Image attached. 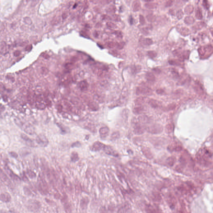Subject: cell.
<instances>
[{
	"instance_id": "9c48e42d",
	"label": "cell",
	"mask_w": 213,
	"mask_h": 213,
	"mask_svg": "<svg viewBox=\"0 0 213 213\" xmlns=\"http://www.w3.org/2000/svg\"><path fill=\"white\" fill-rule=\"evenodd\" d=\"M11 197L8 193H3L0 195V200L4 202H8L10 201Z\"/></svg>"
},
{
	"instance_id": "7a4b0ae2",
	"label": "cell",
	"mask_w": 213,
	"mask_h": 213,
	"mask_svg": "<svg viewBox=\"0 0 213 213\" xmlns=\"http://www.w3.org/2000/svg\"><path fill=\"white\" fill-rule=\"evenodd\" d=\"M36 141L37 143L42 147H45L48 145V140L44 135H39L36 137Z\"/></svg>"
},
{
	"instance_id": "83f0119b",
	"label": "cell",
	"mask_w": 213,
	"mask_h": 213,
	"mask_svg": "<svg viewBox=\"0 0 213 213\" xmlns=\"http://www.w3.org/2000/svg\"><path fill=\"white\" fill-rule=\"evenodd\" d=\"M67 16V15H66L65 13H63V19H65V18H66Z\"/></svg>"
},
{
	"instance_id": "9a60e30c",
	"label": "cell",
	"mask_w": 213,
	"mask_h": 213,
	"mask_svg": "<svg viewBox=\"0 0 213 213\" xmlns=\"http://www.w3.org/2000/svg\"><path fill=\"white\" fill-rule=\"evenodd\" d=\"M149 104L153 107H156L159 106V103H157V101L155 100H150L149 101Z\"/></svg>"
},
{
	"instance_id": "52a82bcc",
	"label": "cell",
	"mask_w": 213,
	"mask_h": 213,
	"mask_svg": "<svg viewBox=\"0 0 213 213\" xmlns=\"http://www.w3.org/2000/svg\"><path fill=\"white\" fill-rule=\"evenodd\" d=\"M151 93V90L147 87H138L136 90V94L137 95H149Z\"/></svg>"
},
{
	"instance_id": "ba28073f",
	"label": "cell",
	"mask_w": 213,
	"mask_h": 213,
	"mask_svg": "<svg viewBox=\"0 0 213 213\" xmlns=\"http://www.w3.org/2000/svg\"><path fill=\"white\" fill-rule=\"evenodd\" d=\"M21 137L23 141H25L28 146L30 147H35V144L33 142V141L30 139V138L28 137L26 135L22 134L21 135Z\"/></svg>"
},
{
	"instance_id": "ac0fdd59",
	"label": "cell",
	"mask_w": 213,
	"mask_h": 213,
	"mask_svg": "<svg viewBox=\"0 0 213 213\" xmlns=\"http://www.w3.org/2000/svg\"><path fill=\"white\" fill-rule=\"evenodd\" d=\"M86 199H85V198L82 199L80 201V206L82 208H84L85 207H86Z\"/></svg>"
},
{
	"instance_id": "e0dca14e",
	"label": "cell",
	"mask_w": 213,
	"mask_h": 213,
	"mask_svg": "<svg viewBox=\"0 0 213 213\" xmlns=\"http://www.w3.org/2000/svg\"><path fill=\"white\" fill-rule=\"evenodd\" d=\"M120 136V134L119 132H115L112 134L111 136V138L112 140H116V139H118Z\"/></svg>"
},
{
	"instance_id": "8992f818",
	"label": "cell",
	"mask_w": 213,
	"mask_h": 213,
	"mask_svg": "<svg viewBox=\"0 0 213 213\" xmlns=\"http://www.w3.org/2000/svg\"><path fill=\"white\" fill-rule=\"evenodd\" d=\"M147 129L148 131L154 134L160 133L161 131V127H160V125H153L149 126Z\"/></svg>"
},
{
	"instance_id": "5b68a950",
	"label": "cell",
	"mask_w": 213,
	"mask_h": 213,
	"mask_svg": "<svg viewBox=\"0 0 213 213\" xmlns=\"http://www.w3.org/2000/svg\"><path fill=\"white\" fill-rule=\"evenodd\" d=\"M109 128L107 126L102 127L99 130L100 136L101 139H105L108 136L109 133Z\"/></svg>"
},
{
	"instance_id": "44dd1931",
	"label": "cell",
	"mask_w": 213,
	"mask_h": 213,
	"mask_svg": "<svg viewBox=\"0 0 213 213\" xmlns=\"http://www.w3.org/2000/svg\"><path fill=\"white\" fill-rule=\"evenodd\" d=\"M148 53L149 56L151 58L155 57V56H156V53L154 51H149L148 52Z\"/></svg>"
},
{
	"instance_id": "6da1fadb",
	"label": "cell",
	"mask_w": 213,
	"mask_h": 213,
	"mask_svg": "<svg viewBox=\"0 0 213 213\" xmlns=\"http://www.w3.org/2000/svg\"><path fill=\"white\" fill-rule=\"evenodd\" d=\"M27 207L31 211L36 212L40 208V203L37 201L30 200L27 203Z\"/></svg>"
},
{
	"instance_id": "8fae6325",
	"label": "cell",
	"mask_w": 213,
	"mask_h": 213,
	"mask_svg": "<svg viewBox=\"0 0 213 213\" xmlns=\"http://www.w3.org/2000/svg\"><path fill=\"white\" fill-rule=\"evenodd\" d=\"M142 151L145 156L148 159H152V154L149 149L146 148H143L142 149Z\"/></svg>"
},
{
	"instance_id": "cb8c5ba5",
	"label": "cell",
	"mask_w": 213,
	"mask_h": 213,
	"mask_svg": "<svg viewBox=\"0 0 213 213\" xmlns=\"http://www.w3.org/2000/svg\"><path fill=\"white\" fill-rule=\"evenodd\" d=\"M32 48V45H28L26 47V48H25V50L26 51H29L30 50H31Z\"/></svg>"
},
{
	"instance_id": "3957f363",
	"label": "cell",
	"mask_w": 213,
	"mask_h": 213,
	"mask_svg": "<svg viewBox=\"0 0 213 213\" xmlns=\"http://www.w3.org/2000/svg\"><path fill=\"white\" fill-rule=\"evenodd\" d=\"M103 150H104L105 152L107 155H111L112 156H115V157L118 156V153L116 152V151L115 150H114V149L111 146H110L105 145Z\"/></svg>"
},
{
	"instance_id": "603a6c76",
	"label": "cell",
	"mask_w": 213,
	"mask_h": 213,
	"mask_svg": "<svg viewBox=\"0 0 213 213\" xmlns=\"http://www.w3.org/2000/svg\"><path fill=\"white\" fill-rule=\"evenodd\" d=\"M73 66V65L72 63H67L65 65V68L67 69H70Z\"/></svg>"
},
{
	"instance_id": "4fadbf2b",
	"label": "cell",
	"mask_w": 213,
	"mask_h": 213,
	"mask_svg": "<svg viewBox=\"0 0 213 213\" xmlns=\"http://www.w3.org/2000/svg\"><path fill=\"white\" fill-rule=\"evenodd\" d=\"M7 49V45L5 42L2 41L0 43V53H4L5 52H6Z\"/></svg>"
},
{
	"instance_id": "d4e9b609",
	"label": "cell",
	"mask_w": 213,
	"mask_h": 213,
	"mask_svg": "<svg viewBox=\"0 0 213 213\" xmlns=\"http://www.w3.org/2000/svg\"><path fill=\"white\" fill-rule=\"evenodd\" d=\"M20 52L19 50H16L14 52V55L15 57H18L20 55Z\"/></svg>"
},
{
	"instance_id": "5bb4252c",
	"label": "cell",
	"mask_w": 213,
	"mask_h": 213,
	"mask_svg": "<svg viewBox=\"0 0 213 213\" xmlns=\"http://www.w3.org/2000/svg\"><path fill=\"white\" fill-rule=\"evenodd\" d=\"M146 78L148 81H154L155 80V77L154 75L151 73H148L146 75Z\"/></svg>"
},
{
	"instance_id": "d6986e66",
	"label": "cell",
	"mask_w": 213,
	"mask_h": 213,
	"mask_svg": "<svg viewBox=\"0 0 213 213\" xmlns=\"http://www.w3.org/2000/svg\"><path fill=\"white\" fill-rule=\"evenodd\" d=\"M144 43H145V45H150L152 43V41L150 39L146 38V39H145Z\"/></svg>"
},
{
	"instance_id": "ffe728a7",
	"label": "cell",
	"mask_w": 213,
	"mask_h": 213,
	"mask_svg": "<svg viewBox=\"0 0 213 213\" xmlns=\"http://www.w3.org/2000/svg\"><path fill=\"white\" fill-rule=\"evenodd\" d=\"M80 145H81V144L79 141H76L75 143H73L72 145L71 146L72 147H80Z\"/></svg>"
},
{
	"instance_id": "7402d4cb",
	"label": "cell",
	"mask_w": 213,
	"mask_h": 213,
	"mask_svg": "<svg viewBox=\"0 0 213 213\" xmlns=\"http://www.w3.org/2000/svg\"><path fill=\"white\" fill-rule=\"evenodd\" d=\"M48 70L45 68H42V73L43 75H46L48 73Z\"/></svg>"
},
{
	"instance_id": "2e32d148",
	"label": "cell",
	"mask_w": 213,
	"mask_h": 213,
	"mask_svg": "<svg viewBox=\"0 0 213 213\" xmlns=\"http://www.w3.org/2000/svg\"><path fill=\"white\" fill-rule=\"evenodd\" d=\"M23 21L25 23L28 25H31L32 21L31 19L28 17H25L23 18Z\"/></svg>"
},
{
	"instance_id": "277c9868",
	"label": "cell",
	"mask_w": 213,
	"mask_h": 213,
	"mask_svg": "<svg viewBox=\"0 0 213 213\" xmlns=\"http://www.w3.org/2000/svg\"><path fill=\"white\" fill-rule=\"evenodd\" d=\"M105 145L103 144V143L100 142V141H96L93 144L92 146V151H99L103 149L105 147Z\"/></svg>"
},
{
	"instance_id": "4316f807",
	"label": "cell",
	"mask_w": 213,
	"mask_h": 213,
	"mask_svg": "<svg viewBox=\"0 0 213 213\" xmlns=\"http://www.w3.org/2000/svg\"><path fill=\"white\" fill-rule=\"evenodd\" d=\"M10 155H11L13 157L16 158V157H18V155L16 153H15V152H10Z\"/></svg>"
},
{
	"instance_id": "484cf974",
	"label": "cell",
	"mask_w": 213,
	"mask_h": 213,
	"mask_svg": "<svg viewBox=\"0 0 213 213\" xmlns=\"http://www.w3.org/2000/svg\"><path fill=\"white\" fill-rule=\"evenodd\" d=\"M139 4H138V3H135V5H134V9L135 10H138V9H139V8L140 7V5H139Z\"/></svg>"
},
{
	"instance_id": "30bf717a",
	"label": "cell",
	"mask_w": 213,
	"mask_h": 213,
	"mask_svg": "<svg viewBox=\"0 0 213 213\" xmlns=\"http://www.w3.org/2000/svg\"><path fill=\"white\" fill-rule=\"evenodd\" d=\"M78 87L82 91L86 90L88 87V83L85 80H83L80 82L78 84Z\"/></svg>"
},
{
	"instance_id": "7c38bea8",
	"label": "cell",
	"mask_w": 213,
	"mask_h": 213,
	"mask_svg": "<svg viewBox=\"0 0 213 213\" xmlns=\"http://www.w3.org/2000/svg\"><path fill=\"white\" fill-rule=\"evenodd\" d=\"M70 158H71L72 161L74 162H76L77 161H78V160H79L78 154L76 152H73V153H72Z\"/></svg>"
}]
</instances>
